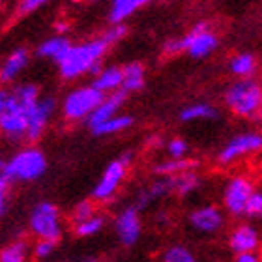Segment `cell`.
Here are the masks:
<instances>
[{"instance_id": "20", "label": "cell", "mask_w": 262, "mask_h": 262, "mask_svg": "<svg viewBox=\"0 0 262 262\" xmlns=\"http://www.w3.org/2000/svg\"><path fill=\"white\" fill-rule=\"evenodd\" d=\"M73 47L70 39L64 38V36H55V38L45 39L43 43L38 47V56H43V58H51L55 60L56 64H60L66 58V55L70 53V49Z\"/></svg>"}, {"instance_id": "7", "label": "cell", "mask_w": 262, "mask_h": 262, "mask_svg": "<svg viewBox=\"0 0 262 262\" xmlns=\"http://www.w3.org/2000/svg\"><path fill=\"white\" fill-rule=\"evenodd\" d=\"M253 154H262V131H242L225 142L215 159L219 165L230 167Z\"/></svg>"}, {"instance_id": "3", "label": "cell", "mask_w": 262, "mask_h": 262, "mask_svg": "<svg viewBox=\"0 0 262 262\" xmlns=\"http://www.w3.org/2000/svg\"><path fill=\"white\" fill-rule=\"evenodd\" d=\"M28 107L19 101L13 90L0 88V135L6 141L21 142L28 133Z\"/></svg>"}, {"instance_id": "27", "label": "cell", "mask_w": 262, "mask_h": 262, "mask_svg": "<svg viewBox=\"0 0 262 262\" xmlns=\"http://www.w3.org/2000/svg\"><path fill=\"white\" fill-rule=\"evenodd\" d=\"M103 227H105V217L103 215H99V213H96L94 217L75 225V229L73 230H75V234L79 236V238H90V236H96L98 232H101Z\"/></svg>"}, {"instance_id": "17", "label": "cell", "mask_w": 262, "mask_h": 262, "mask_svg": "<svg viewBox=\"0 0 262 262\" xmlns=\"http://www.w3.org/2000/svg\"><path fill=\"white\" fill-rule=\"evenodd\" d=\"M122 84H124V71L120 66H105L99 71V75L92 79V86L105 96L122 90Z\"/></svg>"}, {"instance_id": "12", "label": "cell", "mask_w": 262, "mask_h": 262, "mask_svg": "<svg viewBox=\"0 0 262 262\" xmlns=\"http://www.w3.org/2000/svg\"><path fill=\"white\" fill-rule=\"evenodd\" d=\"M56 107H58V101H56L53 96H41L38 99V103L30 107L28 111V133H27V141L36 142L41 139L45 127L49 124L51 116L55 115Z\"/></svg>"}, {"instance_id": "6", "label": "cell", "mask_w": 262, "mask_h": 262, "mask_svg": "<svg viewBox=\"0 0 262 262\" xmlns=\"http://www.w3.org/2000/svg\"><path fill=\"white\" fill-rule=\"evenodd\" d=\"M105 94L88 84V86H79L71 90L64 98L62 103V115L70 122H86L92 113L103 103Z\"/></svg>"}, {"instance_id": "29", "label": "cell", "mask_w": 262, "mask_h": 262, "mask_svg": "<svg viewBox=\"0 0 262 262\" xmlns=\"http://www.w3.org/2000/svg\"><path fill=\"white\" fill-rule=\"evenodd\" d=\"M167 154L169 159H186L189 154V142L182 137H174L167 142Z\"/></svg>"}, {"instance_id": "24", "label": "cell", "mask_w": 262, "mask_h": 262, "mask_svg": "<svg viewBox=\"0 0 262 262\" xmlns=\"http://www.w3.org/2000/svg\"><path fill=\"white\" fill-rule=\"evenodd\" d=\"M202 186V178L196 170H189L180 176H174V195L189 196L195 191H199Z\"/></svg>"}, {"instance_id": "13", "label": "cell", "mask_w": 262, "mask_h": 262, "mask_svg": "<svg viewBox=\"0 0 262 262\" xmlns=\"http://www.w3.org/2000/svg\"><path fill=\"white\" fill-rule=\"evenodd\" d=\"M115 232L122 246H135L137 242L141 240L142 234L141 212L135 206H127L124 210H120L115 217Z\"/></svg>"}, {"instance_id": "8", "label": "cell", "mask_w": 262, "mask_h": 262, "mask_svg": "<svg viewBox=\"0 0 262 262\" xmlns=\"http://www.w3.org/2000/svg\"><path fill=\"white\" fill-rule=\"evenodd\" d=\"M180 41L184 53L196 60L212 56L219 47V36L213 32L210 23L206 21L195 23L184 36H180Z\"/></svg>"}, {"instance_id": "19", "label": "cell", "mask_w": 262, "mask_h": 262, "mask_svg": "<svg viewBox=\"0 0 262 262\" xmlns=\"http://www.w3.org/2000/svg\"><path fill=\"white\" fill-rule=\"evenodd\" d=\"M258 70V60L253 53H236L229 58V71L234 79H253Z\"/></svg>"}, {"instance_id": "38", "label": "cell", "mask_w": 262, "mask_h": 262, "mask_svg": "<svg viewBox=\"0 0 262 262\" xmlns=\"http://www.w3.org/2000/svg\"><path fill=\"white\" fill-rule=\"evenodd\" d=\"M6 196H8V189L0 187V217H2V213L6 210Z\"/></svg>"}, {"instance_id": "33", "label": "cell", "mask_w": 262, "mask_h": 262, "mask_svg": "<svg viewBox=\"0 0 262 262\" xmlns=\"http://www.w3.org/2000/svg\"><path fill=\"white\" fill-rule=\"evenodd\" d=\"M55 247L56 242L53 240H38V244L34 246V255H36V258H47L53 255Z\"/></svg>"}, {"instance_id": "30", "label": "cell", "mask_w": 262, "mask_h": 262, "mask_svg": "<svg viewBox=\"0 0 262 262\" xmlns=\"http://www.w3.org/2000/svg\"><path fill=\"white\" fill-rule=\"evenodd\" d=\"M96 215V204L94 201H81L73 208V212H71V219H73V223L79 225L82 221H86V219L94 217Z\"/></svg>"}, {"instance_id": "5", "label": "cell", "mask_w": 262, "mask_h": 262, "mask_svg": "<svg viewBox=\"0 0 262 262\" xmlns=\"http://www.w3.org/2000/svg\"><path fill=\"white\" fill-rule=\"evenodd\" d=\"M257 186L255 182L246 174H234L225 182L223 193H221V202L227 215L234 219H242L247 215V206L251 201L253 193Z\"/></svg>"}, {"instance_id": "28", "label": "cell", "mask_w": 262, "mask_h": 262, "mask_svg": "<svg viewBox=\"0 0 262 262\" xmlns=\"http://www.w3.org/2000/svg\"><path fill=\"white\" fill-rule=\"evenodd\" d=\"M0 262H27V244L13 242L0 251Z\"/></svg>"}, {"instance_id": "26", "label": "cell", "mask_w": 262, "mask_h": 262, "mask_svg": "<svg viewBox=\"0 0 262 262\" xmlns=\"http://www.w3.org/2000/svg\"><path fill=\"white\" fill-rule=\"evenodd\" d=\"M161 262H199L196 253L184 244H172L163 251Z\"/></svg>"}, {"instance_id": "16", "label": "cell", "mask_w": 262, "mask_h": 262, "mask_svg": "<svg viewBox=\"0 0 262 262\" xmlns=\"http://www.w3.org/2000/svg\"><path fill=\"white\" fill-rule=\"evenodd\" d=\"M28 62H30V53H28V49H25V47L15 49L2 64H0V82H4V84L13 82L17 77H19V73L28 66Z\"/></svg>"}, {"instance_id": "34", "label": "cell", "mask_w": 262, "mask_h": 262, "mask_svg": "<svg viewBox=\"0 0 262 262\" xmlns=\"http://www.w3.org/2000/svg\"><path fill=\"white\" fill-rule=\"evenodd\" d=\"M41 6H43L41 0H23L21 4L17 6V15L25 17V15H28V13H32V11L39 10Z\"/></svg>"}, {"instance_id": "22", "label": "cell", "mask_w": 262, "mask_h": 262, "mask_svg": "<svg viewBox=\"0 0 262 262\" xmlns=\"http://www.w3.org/2000/svg\"><path fill=\"white\" fill-rule=\"evenodd\" d=\"M122 71H124V84H122L124 92H137L144 86L146 71H144V66L141 62H129V64L122 66Z\"/></svg>"}, {"instance_id": "32", "label": "cell", "mask_w": 262, "mask_h": 262, "mask_svg": "<svg viewBox=\"0 0 262 262\" xmlns=\"http://www.w3.org/2000/svg\"><path fill=\"white\" fill-rule=\"evenodd\" d=\"M127 34V27L126 25H115V27H109L107 30H105L101 36H103L105 39H107V43L113 47L115 43H118L124 36Z\"/></svg>"}, {"instance_id": "14", "label": "cell", "mask_w": 262, "mask_h": 262, "mask_svg": "<svg viewBox=\"0 0 262 262\" xmlns=\"http://www.w3.org/2000/svg\"><path fill=\"white\" fill-rule=\"evenodd\" d=\"M227 246L234 257L246 253H257L260 247V232L251 223H238L227 236Z\"/></svg>"}, {"instance_id": "23", "label": "cell", "mask_w": 262, "mask_h": 262, "mask_svg": "<svg viewBox=\"0 0 262 262\" xmlns=\"http://www.w3.org/2000/svg\"><path fill=\"white\" fill-rule=\"evenodd\" d=\"M196 161L195 159H165L161 163H158L154 167V172L158 176H180L184 172H189V170L196 169Z\"/></svg>"}, {"instance_id": "31", "label": "cell", "mask_w": 262, "mask_h": 262, "mask_svg": "<svg viewBox=\"0 0 262 262\" xmlns=\"http://www.w3.org/2000/svg\"><path fill=\"white\" fill-rule=\"evenodd\" d=\"M247 219H262V187H257L253 193L249 206H247Z\"/></svg>"}, {"instance_id": "1", "label": "cell", "mask_w": 262, "mask_h": 262, "mask_svg": "<svg viewBox=\"0 0 262 262\" xmlns=\"http://www.w3.org/2000/svg\"><path fill=\"white\" fill-rule=\"evenodd\" d=\"M223 105L230 115L246 120H260L262 82L258 79H234L223 90Z\"/></svg>"}, {"instance_id": "37", "label": "cell", "mask_w": 262, "mask_h": 262, "mask_svg": "<svg viewBox=\"0 0 262 262\" xmlns=\"http://www.w3.org/2000/svg\"><path fill=\"white\" fill-rule=\"evenodd\" d=\"M55 30L58 32V36H64V34L70 32V23H64V21H58L56 23Z\"/></svg>"}, {"instance_id": "35", "label": "cell", "mask_w": 262, "mask_h": 262, "mask_svg": "<svg viewBox=\"0 0 262 262\" xmlns=\"http://www.w3.org/2000/svg\"><path fill=\"white\" fill-rule=\"evenodd\" d=\"M163 53H165V55H170V56L184 53V49H182L180 38H170V39H167V41L163 43Z\"/></svg>"}, {"instance_id": "18", "label": "cell", "mask_w": 262, "mask_h": 262, "mask_svg": "<svg viewBox=\"0 0 262 262\" xmlns=\"http://www.w3.org/2000/svg\"><path fill=\"white\" fill-rule=\"evenodd\" d=\"M180 122L191 124V122H204V120H215L219 118V109L215 105L208 101H195V103L186 105L178 115Z\"/></svg>"}, {"instance_id": "11", "label": "cell", "mask_w": 262, "mask_h": 262, "mask_svg": "<svg viewBox=\"0 0 262 262\" xmlns=\"http://www.w3.org/2000/svg\"><path fill=\"white\" fill-rule=\"evenodd\" d=\"M126 174H127V165L124 163L120 158L115 159V161H111V163L107 165V169L103 170L101 178L98 180V184H96V187H94V191H92L94 201L109 202L111 199L116 195V191L120 189Z\"/></svg>"}, {"instance_id": "39", "label": "cell", "mask_w": 262, "mask_h": 262, "mask_svg": "<svg viewBox=\"0 0 262 262\" xmlns=\"http://www.w3.org/2000/svg\"><path fill=\"white\" fill-rule=\"evenodd\" d=\"M75 262H98V258H94V257H86V258H81V260H75Z\"/></svg>"}, {"instance_id": "2", "label": "cell", "mask_w": 262, "mask_h": 262, "mask_svg": "<svg viewBox=\"0 0 262 262\" xmlns=\"http://www.w3.org/2000/svg\"><path fill=\"white\" fill-rule=\"evenodd\" d=\"M109 49L111 45L103 36L73 45L64 60L58 64L60 77L66 81H73L77 77L92 73V70L101 66V58L107 55Z\"/></svg>"}, {"instance_id": "36", "label": "cell", "mask_w": 262, "mask_h": 262, "mask_svg": "<svg viewBox=\"0 0 262 262\" xmlns=\"http://www.w3.org/2000/svg\"><path fill=\"white\" fill-rule=\"evenodd\" d=\"M234 262H262V253H246L234 257Z\"/></svg>"}, {"instance_id": "10", "label": "cell", "mask_w": 262, "mask_h": 262, "mask_svg": "<svg viewBox=\"0 0 262 262\" xmlns=\"http://www.w3.org/2000/svg\"><path fill=\"white\" fill-rule=\"evenodd\" d=\"M187 223L201 236H213L219 234L225 229L227 223V213L217 204H202L196 206L195 210L189 212L187 215Z\"/></svg>"}, {"instance_id": "25", "label": "cell", "mask_w": 262, "mask_h": 262, "mask_svg": "<svg viewBox=\"0 0 262 262\" xmlns=\"http://www.w3.org/2000/svg\"><path fill=\"white\" fill-rule=\"evenodd\" d=\"M133 126V116L129 115H118L111 120L103 122L101 126L94 127L92 133L96 137H105V135H115V133H120V131L127 129V127Z\"/></svg>"}, {"instance_id": "15", "label": "cell", "mask_w": 262, "mask_h": 262, "mask_svg": "<svg viewBox=\"0 0 262 262\" xmlns=\"http://www.w3.org/2000/svg\"><path fill=\"white\" fill-rule=\"evenodd\" d=\"M126 99H127V92H124V90H118V92H115V94L105 96L103 103L99 105L98 109L92 113V116L86 120V126L90 127V129H94V127L101 126L103 122L118 116V111L122 109V105L126 103Z\"/></svg>"}, {"instance_id": "21", "label": "cell", "mask_w": 262, "mask_h": 262, "mask_svg": "<svg viewBox=\"0 0 262 262\" xmlns=\"http://www.w3.org/2000/svg\"><path fill=\"white\" fill-rule=\"evenodd\" d=\"M146 4L144 0H115L111 4L109 10V23L111 27L115 25H124V21H127L135 11H139L142 6Z\"/></svg>"}, {"instance_id": "4", "label": "cell", "mask_w": 262, "mask_h": 262, "mask_svg": "<svg viewBox=\"0 0 262 262\" xmlns=\"http://www.w3.org/2000/svg\"><path fill=\"white\" fill-rule=\"evenodd\" d=\"M47 170V159L38 148H25L17 152L10 161L0 163V178L8 184L13 182H34Z\"/></svg>"}, {"instance_id": "9", "label": "cell", "mask_w": 262, "mask_h": 262, "mask_svg": "<svg viewBox=\"0 0 262 262\" xmlns=\"http://www.w3.org/2000/svg\"><path fill=\"white\" fill-rule=\"evenodd\" d=\"M30 230L39 240L58 242L62 236L60 212L53 202H39L30 213Z\"/></svg>"}]
</instances>
